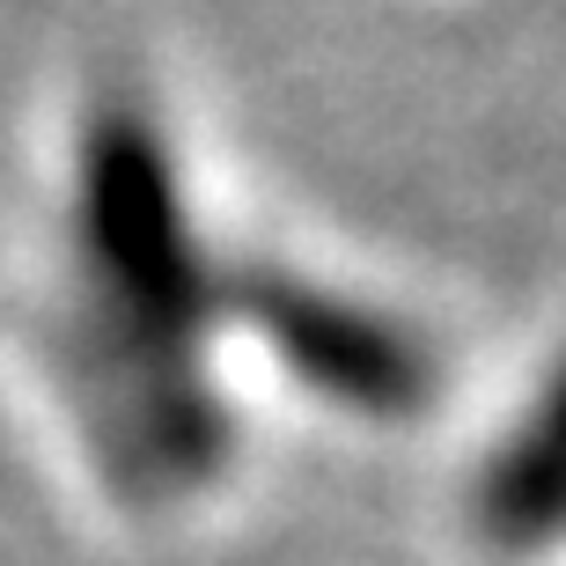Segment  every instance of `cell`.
Segmentation results:
<instances>
[{
	"instance_id": "1",
	"label": "cell",
	"mask_w": 566,
	"mask_h": 566,
	"mask_svg": "<svg viewBox=\"0 0 566 566\" xmlns=\"http://www.w3.org/2000/svg\"><path fill=\"white\" fill-rule=\"evenodd\" d=\"M82 280L96 420L133 485H199L229 449L207 354L229 332V273L199 243L177 155L140 111L111 104L82 140Z\"/></svg>"
},
{
	"instance_id": "2",
	"label": "cell",
	"mask_w": 566,
	"mask_h": 566,
	"mask_svg": "<svg viewBox=\"0 0 566 566\" xmlns=\"http://www.w3.org/2000/svg\"><path fill=\"white\" fill-rule=\"evenodd\" d=\"M229 332H251L302 398L368 427L420 420L441 390V354L412 316L294 265L229 273Z\"/></svg>"
},
{
	"instance_id": "3",
	"label": "cell",
	"mask_w": 566,
	"mask_h": 566,
	"mask_svg": "<svg viewBox=\"0 0 566 566\" xmlns=\"http://www.w3.org/2000/svg\"><path fill=\"white\" fill-rule=\"evenodd\" d=\"M471 530L501 559H545L566 545V346L485 441L471 471Z\"/></svg>"
}]
</instances>
